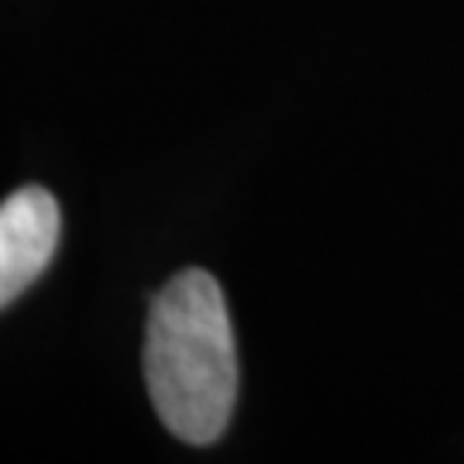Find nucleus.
<instances>
[{"mask_svg":"<svg viewBox=\"0 0 464 464\" xmlns=\"http://www.w3.org/2000/svg\"><path fill=\"white\" fill-rule=\"evenodd\" d=\"M59 224V203L45 186H24L0 203V310L49 268Z\"/></svg>","mask_w":464,"mask_h":464,"instance_id":"nucleus-2","label":"nucleus"},{"mask_svg":"<svg viewBox=\"0 0 464 464\" xmlns=\"http://www.w3.org/2000/svg\"><path fill=\"white\" fill-rule=\"evenodd\" d=\"M145 382L159 420L193 448L227 430L237 402V344L210 272L186 268L151 299Z\"/></svg>","mask_w":464,"mask_h":464,"instance_id":"nucleus-1","label":"nucleus"}]
</instances>
